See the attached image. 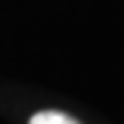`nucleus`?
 <instances>
[{
    "instance_id": "f257e3e1",
    "label": "nucleus",
    "mask_w": 124,
    "mask_h": 124,
    "mask_svg": "<svg viewBox=\"0 0 124 124\" xmlns=\"http://www.w3.org/2000/svg\"><path fill=\"white\" fill-rule=\"evenodd\" d=\"M29 124H77L71 116L66 114H58V111H42V114H34Z\"/></svg>"
}]
</instances>
